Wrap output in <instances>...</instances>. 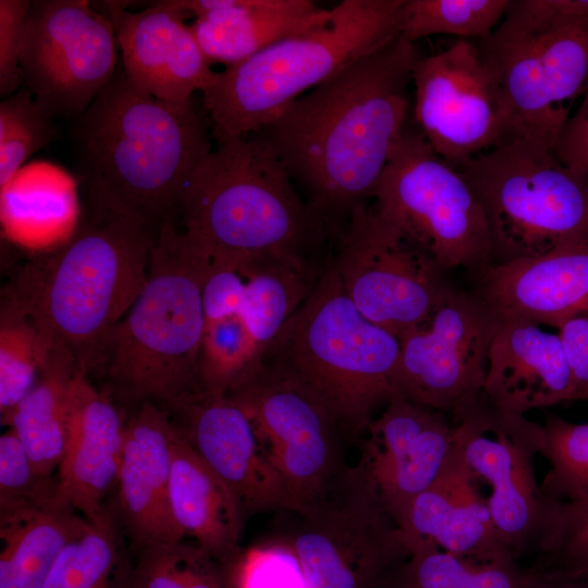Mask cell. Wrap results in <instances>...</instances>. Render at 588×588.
Masks as SVG:
<instances>
[{"instance_id": "6da1fadb", "label": "cell", "mask_w": 588, "mask_h": 588, "mask_svg": "<svg viewBox=\"0 0 588 588\" xmlns=\"http://www.w3.org/2000/svg\"><path fill=\"white\" fill-rule=\"evenodd\" d=\"M420 54L397 36L305 93L254 133L277 156L306 201L340 223L372 198L408 113ZM341 224V223H340Z\"/></svg>"}, {"instance_id": "7a4b0ae2", "label": "cell", "mask_w": 588, "mask_h": 588, "mask_svg": "<svg viewBox=\"0 0 588 588\" xmlns=\"http://www.w3.org/2000/svg\"><path fill=\"white\" fill-rule=\"evenodd\" d=\"M74 140L89 204L155 233L176 220L186 182L212 149L192 100L142 93L122 64L77 118Z\"/></svg>"}, {"instance_id": "3957f363", "label": "cell", "mask_w": 588, "mask_h": 588, "mask_svg": "<svg viewBox=\"0 0 588 588\" xmlns=\"http://www.w3.org/2000/svg\"><path fill=\"white\" fill-rule=\"evenodd\" d=\"M177 218L209 261L232 268L264 258L321 261L316 250L342 226L301 197L255 134L218 142L186 182Z\"/></svg>"}, {"instance_id": "277c9868", "label": "cell", "mask_w": 588, "mask_h": 588, "mask_svg": "<svg viewBox=\"0 0 588 588\" xmlns=\"http://www.w3.org/2000/svg\"><path fill=\"white\" fill-rule=\"evenodd\" d=\"M157 234L89 204L65 244L24 266L5 293L1 319H30L88 372L147 281Z\"/></svg>"}, {"instance_id": "5b68a950", "label": "cell", "mask_w": 588, "mask_h": 588, "mask_svg": "<svg viewBox=\"0 0 588 588\" xmlns=\"http://www.w3.org/2000/svg\"><path fill=\"white\" fill-rule=\"evenodd\" d=\"M207 258L170 218L154 242L147 281L87 375L101 371L126 397L169 409L199 390Z\"/></svg>"}, {"instance_id": "8992f818", "label": "cell", "mask_w": 588, "mask_h": 588, "mask_svg": "<svg viewBox=\"0 0 588 588\" xmlns=\"http://www.w3.org/2000/svg\"><path fill=\"white\" fill-rule=\"evenodd\" d=\"M400 352V339L368 320L346 295L331 257L261 362L306 388L345 436L357 437L397 396Z\"/></svg>"}, {"instance_id": "52a82bcc", "label": "cell", "mask_w": 588, "mask_h": 588, "mask_svg": "<svg viewBox=\"0 0 588 588\" xmlns=\"http://www.w3.org/2000/svg\"><path fill=\"white\" fill-rule=\"evenodd\" d=\"M405 0H343L330 21L217 72L201 91L217 142L249 136L305 91L401 35Z\"/></svg>"}, {"instance_id": "ba28073f", "label": "cell", "mask_w": 588, "mask_h": 588, "mask_svg": "<svg viewBox=\"0 0 588 588\" xmlns=\"http://www.w3.org/2000/svg\"><path fill=\"white\" fill-rule=\"evenodd\" d=\"M458 170L479 198L490 264L588 244V175L523 136H509Z\"/></svg>"}, {"instance_id": "9c48e42d", "label": "cell", "mask_w": 588, "mask_h": 588, "mask_svg": "<svg viewBox=\"0 0 588 588\" xmlns=\"http://www.w3.org/2000/svg\"><path fill=\"white\" fill-rule=\"evenodd\" d=\"M506 105L512 135L555 152L565 102L588 83V19L556 16L538 0H510L501 23L474 40Z\"/></svg>"}, {"instance_id": "30bf717a", "label": "cell", "mask_w": 588, "mask_h": 588, "mask_svg": "<svg viewBox=\"0 0 588 588\" xmlns=\"http://www.w3.org/2000/svg\"><path fill=\"white\" fill-rule=\"evenodd\" d=\"M373 210L446 272L490 264L482 205L462 173L406 125L376 186Z\"/></svg>"}, {"instance_id": "8fae6325", "label": "cell", "mask_w": 588, "mask_h": 588, "mask_svg": "<svg viewBox=\"0 0 588 588\" xmlns=\"http://www.w3.org/2000/svg\"><path fill=\"white\" fill-rule=\"evenodd\" d=\"M293 514L281 538L296 554L307 588H387L409 558L402 529L347 470L321 501Z\"/></svg>"}, {"instance_id": "7c38bea8", "label": "cell", "mask_w": 588, "mask_h": 588, "mask_svg": "<svg viewBox=\"0 0 588 588\" xmlns=\"http://www.w3.org/2000/svg\"><path fill=\"white\" fill-rule=\"evenodd\" d=\"M332 264L356 308L399 339L419 324L451 283L446 271L372 207L341 226Z\"/></svg>"}, {"instance_id": "4fadbf2b", "label": "cell", "mask_w": 588, "mask_h": 588, "mask_svg": "<svg viewBox=\"0 0 588 588\" xmlns=\"http://www.w3.org/2000/svg\"><path fill=\"white\" fill-rule=\"evenodd\" d=\"M228 395L252 421L283 481V510L321 501L342 479L347 469L341 440L346 436L302 384L261 362Z\"/></svg>"}, {"instance_id": "5bb4252c", "label": "cell", "mask_w": 588, "mask_h": 588, "mask_svg": "<svg viewBox=\"0 0 588 588\" xmlns=\"http://www.w3.org/2000/svg\"><path fill=\"white\" fill-rule=\"evenodd\" d=\"M452 424L465 462L491 488L487 504L499 540L515 560L537 554L560 503L544 495L535 475L541 425L498 409L485 394Z\"/></svg>"}, {"instance_id": "9a60e30c", "label": "cell", "mask_w": 588, "mask_h": 588, "mask_svg": "<svg viewBox=\"0 0 588 588\" xmlns=\"http://www.w3.org/2000/svg\"><path fill=\"white\" fill-rule=\"evenodd\" d=\"M498 322L474 292L451 284L429 315L400 338L397 396L457 419L483 395Z\"/></svg>"}, {"instance_id": "2e32d148", "label": "cell", "mask_w": 588, "mask_h": 588, "mask_svg": "<svg viewBox=\"0 0 588 588\" xmlns=\"http://www.w3.org/2000/svg\"><path fill=\"white\" fill-rule=\"evenodd\" d=\"M111 21L86 0L32 1L23 32V86L54 117L78 118L114 75Z\"/></svg>"}, {"instance_id": "e0dca14e", "label": "cell", "mask_w": 588, "mask_h": 588, "mask_svg": "<svg viewBox=\"0 0 588 588\" xmlns=\"http://www.w3.org/2000/svg\"><path fill=\"white\" fill-rule=\"evenodd\" d=\"M414 126L458 169L512 136L502 94L469 39H457L413 69Z\"/></svg>"}, {"instance_id": "ac0fdd59", "label": "cell", "mask_w": 588, "mask_h": 588, "mask_svg": "<svg viewBox=\"0 0 588 588\" xmlns=\"http://www.w3.org/2000/svg\"><path fill=\"white\" fill-rule=\"evenodd\" d=\"M455 429L445 414L394 397L368 425L350 478L372 493L397 524L456 454Z\"/></svg>"}, {"instance_id": "d6986e66", "label": "cell", "mask_w": 588, "mask_h": 588, "mask_svg": "<svg viewBox=\"0 0 588 588\" xmlns=\"http://www.w3.org/2000/svg\"><path fill=\"white\" fill-rule=\"evenodd\" d=\"M167 412L182 438L230 488L245 516L285 507L283 481L233 399L199 389Z\"/></svg>"}, {"instance_id": "ffe728a7", "label": "cell", "mask_w": 588, "mask_h": 588, "mask_svg": "<svg viewBox=\"0 0 588 588\" xmlns=\"http://www.w3.org/2000/svg\"><path fill=\"white\" fill-rule=\"evenodd\" d=\"M99 4L114 27L124 72L138 90L161 100L186 102L211 84L217 72L185 22L188 14L172 0L156 1L136 12L120 1Z\"/></svg>"}, {"instance_id": "44dd1931", "label": "cell", "mask_w": 588, "mask_h": 588, "mask_svg": "<svg viewBox=\"0 0 588 588\" xmlns=\"http://www.w3.org/2000/svg\"><path fill=\"white\" fill-rule=\"evenodd\" d=\"M174 437L169 413L148 402L124 425L115 515L132 549L184 538L169 494Z\"/></svg>"}, {"instance_id": "7402d4cb", "label": "cell", "mask_w": 588, "mask_h": 588, "mask_svg": "<svg viewBox=\"0 0 588 588\" xmlns=\"http://www.w3.org/2000/svg\"><path fill=\"white\" fill-rule=\"evenodd\" d=\"M124 425L112 401L79 369L70 391L68 438L57 469V495L62 505L90 522L101 519L108 511L106 499L117 485Z\"/></svg>"}, {"instance_id": "603a6c76", "label": "cell", "mask_w": 588, "mask_h": 588, "mask_svg": "<svg viewBox=\"0 0 588 588\" xmlns=\"http://www.w3.org/2000/svg\"><path fill=\"white\" fill-rule=\"evenodd\" d=\"M475 275L474 293L498 320H523L558 328L588 309V244L488 265Z\"/></svg>"}, {"instance_id": "cb8c5ba5", "label": "cell", "mask_w": 588, "mask_h": 588, "mask_svg": "<svg viewBox=\"0 0 588 588\" xmlns=\"http://www.w3.org/2000/svg\"><path fill=\"white\" fill-rule=\"evenodd\" d=\"M478 480L458 448L438 479L412 501L399 523L411 553L421 544H434L480 561L515 560L499 540Z\"/></svg>"}, {"instance_id": "d4e9b609", "label": "cell", "mask_w": 588, "mask_h": 588, "mask_svg": "<svg viewBox=\"0 0 588 588\" xmlns=\"http://www.w3.org/2000/svg\"><path fill=\"white\" fill-rule=\"evenodd\" d=\"M483 394L511 414L573 399L568 362L556 333L523 320H499L491 341Z\"/></svg>"}, {"instance_id": "484cf974", "label": "cell", "mask_w": 588, "mask_h": 588, "mask_svg": "<svg viewBox=\"0 0 588 588\" xmlns=\"http://www.w3.org/2000/svg\"><path fill=\"white\" fill-rule=\"evenodd\" d=\"M194 15L191 28L207 59L232 65L290 37L326 25L331 9L309 0H172Z\"/></svg>"}, {"instance_id": "4316f807", "label": "cell", "mask_w": 588, "mask_h": 588, "mask_svg": "<svg viewBox=\"0 0 588 588\" xmlns=\"http://www.w3.org/2000/svg\"><path fill=\"white\" fill-rule=\"evenodd\" d=\"M169 494L173 518L183 536L193 537L225 565L241 549L245 514L230 488L176 428Z\"/></svg>"}, {"instance_id": "83f0119b", "label": "cell", "mask_w": 588, "mask_h": 588, "mask_svg": "<svg viewBox=\"0 0 588 588\" xmlns=\"http://www.w3.org/2000/svg\"><path fill=\"white\" fill-rule=\"evenodd\" d=\"M0 220L3 237L24 249L59 248L81 221L74 180L49 163L21 168L0 187Z\"/></svg>"}, {"instance_id": "f1b7e54d", "label": "cell", "mask_w": 588, "mask_h": 588, "mask_svg": "<svg viewBox=\"0 0 588 588\" xmlns=\"http://www.w3.org/2000/svg\"><path fill=\"white\" fill-rule=\"evenodd\" d=\"M86 522L58 500L0 510V588H44L62 548Z\"/></svg>"}, {"instance_id": "f546056e", "label": "cell", "mask_w": 588, "mask_h": 588, "mask_svg": "<svg viewBox=\"0 0 588 588\" xmlns=\"http://www.w3.org/2000/svg\"><path fill=\"white\" fill-rule=\"evenodd\" d=\"M79 369L70 353L53 348L34 387L1 421L19 437L41 476H52L62 461L70 391Z\"/></svg>"}, {"instance_id": "4dcf8cb0", "label": "cell", "mask_w": 588, "mask_h": 588, "mask_svg": "<svg viewBox=\"0 0 588 588\" xmlns=\"http://www.w3.org/2000/svg\"><path fill=\"white\" fill-rule=\"evenodd\" d=\"M329 262L264 258L234 268L244 279L237 316L261 354L311 294Z\"/></svg>"}, {"instance_id": "1f68e13d", "label": "cell", "mask_w": 588, "mask_h": 588, "mask_svg": "<svg viewBox=\"0 0 588 588\" xmlns=\"http://www.w3.org/2000/svg\"><path fill=\"white\" fill-rule=\"evenodd\" d=\"M387 588H531L513 559L480 561L421 544Z\"/></svg>"}, {"instance_id": "d6a6232c", "label": "cell", "mask_w": 588, "mask_h": 588, "mask_svg": "<svg viewBox=\"0 0 588 588\" xmlns=\"http://www.w3.org/2000/svg\"><path fill=\"white\" fill-rule=\"evenodd\" d=\"M122 530L109 507L101 519H87L62 548L44 588H95L109 579L131 560Z\"/></svg>"}, {"instance_id": "836d02e7", "label": "cell", "mask_w": 588, "mask_h": 588, "mask_svg": "<svg viewBox=\"0 0 588 588\" xmlns=\"http://www.w3.org/2000/svg\"><path fill=\"white\" fill-rule=\"evenodd\" d=\"M132 550L133 588H229L223 565L197 543L161 541Z\"/></svg>"}, {"instance_id": "e575fe53", "label": "cell", "mask_w": 588, "mask_h": 588, "mask_svg": "<svg viewBox=\"0 0 588 588\" xmlns=\"http://www.w3.org/2000/svg\"><path fill=\"white\" fill-rule=\"evenodd\" d=\"M510 0H405L401 36L415 42L431 35L478 40L503 20Z\"/></svg>"}, {"instance_id": "d590c367", "label": "cell", "mask_w": 588, "mask_h": 588, "mask_svg": "<svg viewBox=\"0 0 588 588\" xmlns=\"http://www.w3.org/2000/svg\"><path fill=\"white\" fill-rule=\"evenodd\" d=\"M261 358V351L240 316L206 322L198 354L199 389L228 394Z\"/></svg>"}, {"instance_id": "8d00e7d4", "label": "cell", "mask_w": 588, "mask_h": 588, "mask_svg": "<svg viewBox=\"0 0 588 588\" xmlns=\"http://www.w3.org/2000/svg\"><path fill=\"white\" fill-rule=\"evenodd\" d=\"M540 454L551 465L540 483L547 498L555 502L588 498V422L549 416L541 425Z\"/></svg>"}, {"instance_id": "74e56055", "label": "cell", "mask_w": 588, "mask_h": 588, "mask_svg": "<svg viewBox=\"0 0 588 588\" xmlns=\"http://www.w3.org/2000/svg\"><path fill=\"white\" fill-rule=\"evenodd\" d=\"M54 347L28 318L1 319L0 413L1 421L36 383Z\"/></svg>"}, {"instance_id": "f35d334b", "label": "cell", "mask_w": 588, "mask_h": 588, "mask_svg": "<svg viewBox=\"0 0 588 588\" xmlns=\"http://www.w3.org/2000/svg\"><path fill=\"white\" fill-rule=\"evenodd\" d=\"M57 136L52 117L26 87L4 98L0 103V187Z\"/></svg>"}, {"instance_id": "ab89813d", "label": "cell", "mask_w": 588, "mask_h": 588, "mask_svg": "<svg viewBox=\"0 0 588 588\" xmlns=\"http://www.w3.org/2000/svg\"><path fill=\"white\" fill-rule=\"evenodd\" d=\"M223 567L229 588H307L296 554L281 539L241 548Z\"/></svg>"}, {"instance_id": "60d3db41", "label": "cell", "mask_w": 588, "mask_h": 588, "mask_svg": "<svg viewBox=\"0 0 588 588\" xmlns=\"http://www.w3.org/2000/svg\"><path fill=\"white\" fill-rule=\"evenodd\" d=\"M58 500L56 476L38 474L12 429L0 437V510Z\"/></svg>"}, {"instance_id": "b9f144b4", "label": "cell", "mask_w": 588, "mask_h": 588, "mask_svg": "<svg viewBox=\"0 0 588 588\" xmlns=\"http://www.w3.org/2000/svg\"><path fill=\"white\" fill-rule=\"evenodd\" d=\"M531 574L588 569V498L560 502L552 530Z\"/></svg>"}, {"instance_id": "7bdbcfd3", "label": "cell", "mask_w": 588, "mask_h": 588, "mask_svg": "<svg viewBox=\"0 0 588 588\" xmlns=\"http://www.w3.org/2000/svg\"><path fill=\"white\" fill-rule=\"evenodd\" d=\"M32 1L0 0V94L5 98L23 84L22 39Z\"/></svg>"}, {"instance_id": "ee69618b", "label": "cell", "mask_w": 588, "mask_h": 588, "mask_svg": "<svg viewBox=\"0 0 588 588\" xmlns=\"http://www.w3.org/2000/svg\"><path fill=\"white\" fill-rule=\"evenodd\" d=\"M244 290V279L232 267L207 259L201 283L205 323L237 315Z\"/></svg>"}, {"instance_id": "f6af8a7d", "label": "cell", "mask_w": 588, "mask_h": 588, "mask_svg": "<svg viewBox=\"0 0 588 588\" xmlns=\"http://www.w3.org/2000/svg\"><path fill=\"white\" fill-rule=\"evenodd\" d=\"M556 329L571 369L572 401H588V309L569 317Z\"/></svg>"}, {"instance_id": "bcb514c9", "label": "cell", "mask_w": 588, "mask_h": 588, "mask_svg": "<svg viewBox=\"0 0 588 588\" xmlns=\"http://www.w3.org/2000/svg\"><path fill=\"white\" fill-rule=\"evenodd\" d=\"M584 94L577 111L562 130L555 156L566 167L588 175V83Z\"/></svg>"}, {"instance_id": "7dc6e473", "label": "cell", "mask_w": 588, "mask_h": 588, "mask_svg": "<svg viewBox=\"0 0 588 588\" xmlns=\"http://www.w3.org/2000/svg\"><path fill=\"white\" fill-rule=\"evenodd\" d=\"M531 588H588V569L531 574Z\"/></svg>"}, {"instance_id": "c3c4849f", "label": "cell", "mask_w": 588, "mask_h": 588, "mask_svg": "<svg viewBox=\"0 0 588 588\" xmlns=\"http://www.w3.org/2000/svg\"><path fill=\"white\" fill-rule=\"evenodd\" d=\"M95 588H133L132 586V556L109 579Z\"/></svg>"}, {"instance_id": "681fc988", "label": "cell", "mask_w": 588, "mask_h": 588, "mask_svg": "<svg viewBox=\"0 0 588 588\" xmlns=\"http://www.w3.org/2000/svg\"><path fill=\"white\" fill-rule=\"evenodd\" d=\"M560 1H561V0H560ZM562 3L564 4V2H563V1H562ZM564 5H565V4H564ZM565 7H566V5H565ZM566 8H567V7H566ZM567 10L569 11V9H568V8H567ZM569 12H571V11H569ZM571 14H572V12H571ZM572 15H573V14H572ZM573 16H574V15H573ZM574 17H575V16H574Z\"/></svg>"}]
</instances>
